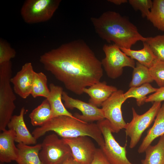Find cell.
Instances as JSON below:
<instances>
[{
  "mask_svg": "<svg viewBox=\"0 0 164 164\" xmlns=\"http://www.w3.org/2000/svg\"><path fill=\"white\" fill-rule=\"evenodd\" d=\"M65 88L78 95L84 89L100 82L103 75L101 61L84 41L77 40L45 52L39 59Z\"/></svg>",
  "mask_w": 164,
  "mask_h": 164,
  "instance_id": "1",
  "label": "cell"
},
{
  "mask_svg": "<svg viewBox=\"0 0 164 164\" xmlns=\"http://www.w3.org/2000/svg\"><path fill=\"white\" fill-rule=\"evenodd\" d=\"M91 21L100 38L113 42L120 48L131 49L138 41L146 40L135 25L115 11L105 12L98 17L91 18Z\"/></svg>",
  "mask_w": 164,
  "mask_h": 164,
  "instance_id": "2",
  "label": "cell"
},
{
  "mask_svg": "<svg viewBox=\"0 0 164 164\" xmlns=\"http://www.w3.org/2000/svg\"><path fill=\"white\" fill-rule=\"evenodd\" d=\"M49 131L54 132L62 138L88 136L93 139L100 147L104 144L103 135L97 123H87L76 118L66 115L53 117L36 128L32 134L37 139Z\"/></svg>",
  "mask_w": 164,
  "mask_h": 164,
  "instance_id": "3",
  "label": "cell"
},
{
  "mask_svg": "<svg viewBox=\"0 0 164 164\" xmlns=\"http://www.w3.org/2000/svg\"><path fill=\"white\" fill-rule=\"evenodd\" d=\"M11 61L0 64V130H6L16 106V97L10 84L12 73Z\"/></svg>",
  "mask_w": 164,
  "mask_h": 164,
  "instance_id": "4",
  "label": "cell"
},
{
  "mask_svg": "<svg viewBox=\"0 0 164 164\" xmlns=\"http://www.w3.org/2000/svg\"><path fill=\"white\" fill-rule=\"evenodd\" d=\"M60 0H26L20 10L24 21L28 24L47 21L58 9Z\"/></svg>",
  "mask_w": 164,
  "mask_h": 164,
  "instance_id": "5",
  "label": "cell"
},
{
  "mask_svg": "<svg viewBox=\"0 0 164 164\" xmlns=\"http://www.w3.org/2000/svg\"><path fill=\"white\" fill-rule=\"evenodd\" d=\"M103 50L105 57L101 61L102 65L110 78L115 79L121 76L125 67L133 68L135 67L134 60L127 56L114 44H105Z\"/></svg>",
  "mask_w": 164,
  "mask_h": 164,
  "instance_id": "6",
  "label": "cell"
},
{
  "mask_svg": "<svg viewBox=\"0 0 164 164\" xmlns=\"http://www.w3.org/2000/svg\"><path fill=\"white\" fill-rule=\"evenodd\" d=\"M161 105V102H154L149 110L141 115L138 114L134 108H132V119L126 124L125 128L126 135L130 138V149L136 145L143 132L153 121Z\"/></svg>",
  "mask_w": 164,
  "mask_h": 164,
  "instance_id": "7",
  "label": "cell"
},
{
  "mask_svg": "<svg viewBox=\"0 0 164 164\" xmlns=\"http://www.w3.org/2000/svg\"><path fill=\"white\" fill-rule=\"evenodd\" d=\"M41 144L39 156L43 164H60L72 156L69 146L55 134L46 136Z\"/></svg>",
  "mask_w": 164,
  "mask_h": 164,
  "instance_id": "8",
  "label": "cell"
},
{
  "mask_svg": "<svg viewBox=\"0 0 164 164\" xmlns=\"http://www.w3.org/2000/svg\"><path fill=\"white\" fill-rule=\"evenodd\" d=\"M103 135L104 144L100 148L111 164H135L127 156L126 145L122 146L115 140L109 121L106 119L97 121Z\"/></svg>",
  "mask_w": 164,
  "mask_h": 164,
  "instance_id": "9",
  "label": "cell"
},
{
  "mask_svg": "<svg viewBox=\"0 0 164 164\" xmlns=\"http://www.w3.org/2000/svg\"><path fill=\"white\" fill-rule=\"evenodd\" d=\"M123 91L118 90L101 104V109L105 119L110 123L113 133H118L125 128L126 123L123 117L122 104L127 100Z\"/></svg>",
  "mask_w": 164,
  "mask_h": 164,
  "instance_id": "10",
  "label": "cell"
},
{
  "mask_svg": "<svg viewBox=\"0 0 164 164\" xmlns=\"http://www.w3.org/2000/svg\"><path fill=\"white\" fill-rule=\"evenodd\" d=\"M89 137L62 138L70 147L73 159L79 164H91L93 159L97 148Z\"/></svg>",
  "mask_w": 164,
  "mask_h": 164,
  "instance_id": "11",
  "label": "cell"
},
{
  "mask_svg": "<svg viewBox=\"0 0 164 164\" xmlns=\"http://www.w3.org/2000/svg\"><path fill=\"white\" fill-rule=\"evenodd\" d=\"M62 98L64 101V105L66 108L73 109L75 108L81 112L82 114L76 113H75L73 116L82 121L92 123L105 119L101 109L89 102L87 103L71 97L64 91L63 92Z\"/></svg>",
  "mask_w": 164,
  "mask_h": 164,
  "instance_id": "12",
  "label": "cell"
},
{
  "mask_svg": "<svg viewBox=\"0 0 164 164\" xmlns=\"http://www.w3.org/2000/svg\"><path fill=\"white\" fill-rule=\"evenodd\" d=\"M35 72L32 63H26L11 79L14 92L23 99L26 98L31 94Z\"/></svg>",
  "mask_w": 164,
  "mask_h": 164,
  "instance_id": "13",
  "label": "cell"
},
{
  "mask_svg": "<svg viewBox=\"0 0 164 164\" xmlns=\"http://www.w3.org/2000/svg\"><path fill=\"white\" fill-rule=\"evenodd\" d=\"M25 111L24 108H22L19 115L12 116L7 126L9 129L15 132V142L27 145H35L37 143V139L30 133L26 127L24 118Z\"/></svg>",
  "mask_w": 164,
  "mask_h": 164,
  "instance_id": "14",
  "label": "cell"
},
{
  "mask_svg": "<svg viewBox=\"0 0 164 164\" xmlns=\"http://www.w3.org/2000/svg\"><path fill=\"white\" fill-rule=\"evenodd\" d=\"M15 137V133L12 129H6L0 133V162L9 163L16 160L19 150L14 143Z\"/></svg>",
  "mask_w": 164,
  "mask_h": 164,
  "instance_id": "15",
  "label": "cell"
},
{
  "mask_svg": "<svg viewBox=\"0 0 164 164\" xmlns=\"http://www.w3.org/2000/svg\"><path fill=\"white\" fill-rule=\"evenodd\" d=\"M118 90L115 86L108 85L105 81H100L84 88L83 91L90 97L89 102L98 107Z\"/></svg>",
  "mask_w": 164,
  "mask_h": 164,
  "instance_id": "16",
  "label": "cell"
},
{
  "mask_svg": "<svg viewBox=\"0 0 164 164\" xmlns=\"http://www.w3.org/2000/svg\"><path fill=\"white\" fill-rule=\"evenodd\" d=\"M164 134V102L162 104L152 127L147 132L146 136L138 148L139 153L145 152L146 149L157 138Z\"/></svg>",
  "mask_w": 164,
  "mask_h": 164,
  "instance_id": "17",
  "label": "cell"
},
{
  "mask_svg": "<svg viewBox=\"0 0 164 164\" xmlns=\"http://www.w3.org/2000/svg\"><path fill=\"white\" fill-rule=\"evenodd\" d=\"M49 95L47 99L50 104L53 118L61 115H66L75 118L65 107L62 102V95L63 91V88L53 83L49 85Z\"/></svg>",
  "mask_w": 164,
  "mask_h": 164,
  "instance_id": "18",
  "label": "cell"
},
{
  "mask_svg": "<svg viewBox=\"0 0 164 164\" xmlns=\"http://www.w3.org/2000/svg\"><path fill=\"white\" fill-rule=\"evenodd\" d=\"M16 146L19 153L15 161L18 164H43L39 156L41 144L30 146L20 143Z\"/></svg>",
  "mask_w": 164,
  "mask_h": 164,
  "instance_id": "19",
  "label": "cell"
},
{
  "mask_svg": "<svg viewBox=\"0 0 164 164\" xmlns=\"http://www.w3.org/2000/svg\"><path fill=\"white\" fill-rule=\"evenodd\" d=\"M143 48L138 50L120 49L127 56L149 68L157 59L149 45L145 42H143Z\"/></svg>",
  "mask_w": 164,
  "mask_h": 164,
  "instance_id": "20",
  "label": "cell"
},
{
  "mask_svg": "<svg viewBox=\"0 0 164 164\" xmlns=\"http://www.w3.org/2000/svg\"><path fill=\"white\" fill-rule=\"evenodd\" d=\"M142 164H164V134L160 136L157 143L149 145L146 149Z\"/></svg>",
  "mask_w": 164,
  "mask_h": 164,
  "instance_id": "21",
  "label": "cell"
},
{
  "mask_svg": "<svg viewBox=\"0 0 164 164\" xmlns=\"http://www.w3.org/2000/svg\"><path fill=\"white\" fill-rule=\"evenodd\" d=\"M31 124L33 126H41L53 118L49 103L46 98L34 109L29 115Z\"/></svg>",
  "mask_w": 164,
  "mask_h": 164,
  "instance_id": "22",
  "label": "cell"
},
{
  "mask_svg": "<svg viewBox=\"0 0 164 164\" xmlns=\"http://www.w3.org/2000/svg\"><path fill=\"white\" fill-rule=\"evenodd\" d=\"M157 89L153 87L150 83H146L138 87H130L124 93V96L126 99L131 97L135 98L137 105L140 106L145 103L146 96L155 92Z\"/></svg>",
  "mask_w": 164,
  "mask_h": 164,
  "instance_id": "23",
  "label": "cell"
},
{
  "mask_svg": "<svg viewBox=\"0 0 164 164\" xmlns=\"http://www.w3.org/2000/svg\"><path fill=\"white\" fill-rule=\"evenodd\" d=\"M159 30L164 31V0H154L146 17Z\"/></svg>",
  "mask_w": 164,
  "mask_h": 164,
  "instance_id": "24",
  "label": "cell"
},
{
  "mask_svg": "<svg viewBox=\"0 0 164 164\" xmlns=\"http://www.w3.org/2000/svg\"><path fill=\"white\" fill-rule=\"evenodd\" d=\"M133 69L132 79L129 84L130 87H138L154 81L148 67L137 62Z\"/></svg>",
  "mask_w": 164,
  "mask_h": 164,
  "instance_id": "25",
  "label": "cell"
},
{
  "mask_svg": "<svg viewBox=\"0 0 164 164\" xmlns=\"http://www.w3.org/2000/svg\"><path fill=\"white\" fill-rule=\"evenodd\" d=\"M47 83V77L44 73L35 72L31 93L32 96L34 98L42 97L47 98L50 93Z\"/></svg>",
  "mask_w": 164,
  "mask_h": 164,
  "instance_id": "26",
  "label": "cell"
},
{
  "mask_svg": "<svg viewBox=\"0 0 164 164\" xmlns=\"http://www.w3.org/2000/svg\"><path fill=\"white\" fill-rule=\"evenodd\" d=\"M145 42L149 45L156 59L164 61V35L146 37Z\"/></svg>",
  "mask_w": 164,
  "mask_h": 164,
  "instance_id": "27",
  "label": "cell"
},
{
  "mask_svg": "<svg viewBox=\"0 0 164 164\" xmlns=\"http://www.w3.org/2000/svg\"><path fill=\"white\" fill-rule=\"evenodd\" d=\"M149 69L153 80L160 87H164V61L156 59Z\"/></svg>",
  "mask_w": 164,
  "mask_h": 164,
  "instance_id": "28",
  "label": "cell"
},
{
  "mask_svg": "<svg viewBox=\"0 0 164 164\" xmlns=\"http://www.w3.org/2000/svg\"><path fill=\"white\" fill-rule=\"evenodd\" d=\"M16 55V52L6 40L0 39V64L11 61Z\"/></svg>",
  "mask_w": 164,
  "mask_h": 164,
  "instance_id": "29",
  "label": "cell"
},
{
  "mask_svg": "<svg viewBox=\"0 0 164 164\" xmlns=\"http://www.w3.org/2000/svg\"><path fill=\"white\" fill-rule=\"evenodd\" d=\"M128 2L135 10L141 12L143 17H147L153 5L151 0H129Z\"/></svg>",
  "mask_w": 164,
  "mask_h": 164,
  "instance_id": "30",
  "label": "cell"
},
{
  "mask_svg": "<svg viewBox=\"0 0 164 164\" xmlns=\"http://www.w3.org/2000/svg\"><path fill=\"white\" fill-rule=\"evenodd\" d=\"M164 101V87L157 89L156 92L150 95L145 100V103Z\"/></svg>",
  "mask_w": 164,
  "mask_h": 164,
  "instance_id": "31",
  "label": "cell"
},
{
  "mask_svg": "<svg viewBox=\"0 0 164 164\" xmlns=\"http://www.w3.org/2000/svg\"><path fill=\"white\" fill-rule=\"evenodd\" d=\"M91 164H111L101 149L97 148L93 159Z\"/></svg>",
  "mask_w": 164,
  "mask_h": 164,
  "instance_id": "32",
  "label": "cell"
},
{
  "mask_svg": "<svg viewBox=\"0 0 164 164\" xmlns=\"http://www.w3.org/2000/svg\"><path fill=\"white\" fill-rule=\"evenodd\" d=\"M60 164H79L73 159L72 156L67 158Z\"/></svg>",
  "mask_w": 164,
  "mask_h": 164,
  "instance_id": "33",
  "label": "cell"
},
{
  "mask_svg": "<svg viewBox=\"0 0 164 164\" xmlns=\"http://www.w3.org/2000/svg\"><path fill=\"white\" fill-rule=\"evenodd\" d=\"M108 1L114 4L118 5L126 3L128 2L127 0H109Z\"/></svg>",
  "mask_w": 164,
  "mask_h": 164,
  "instance_id": "34",
  "label": "cell"
},
{
  "mask_svg": "<svg viewBox=\"0 0 164 164\" xmlns=\"http://www.w3.org/2000/svg\"><path fill=\"white\" fill-rule=\"evenodd\" d=\"M0 164H5L4 163L0 162Z\"/></svg>",
  "mask_w": 164,
  "mask_h": 164,
  "instance_id": "35",
  "label": "cell"
}]
</instances>
